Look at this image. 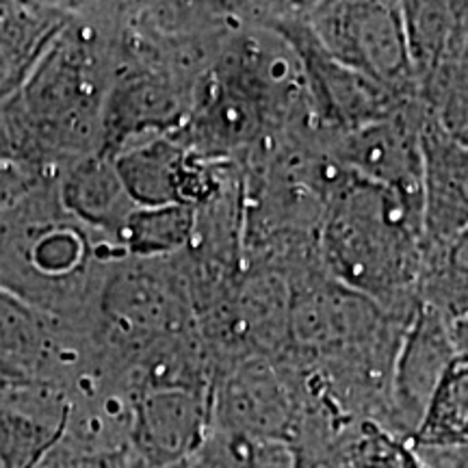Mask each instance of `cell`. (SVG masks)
Instances as JSON below:
<instances>
[{
	"mask_svg": "<svg viewBox=\"0 0 468 468\" xmlns=\"http://www.w3.org/2000/svg\"><path fill=\"white\" fill-rule=\"evenodd\" d=\"M124 256L61 207L44 180L0 218V289L69 324H91L111 265Z\"/></svg>",
	"mask_w": 468,
	"mask_h": 468,
	"instance_id": "obj_3",
	"label": "cell"
},
{
	"mask_svg": "<svg viewBox=\"0 0 468 468\" xmlns=\"http://www.w3.org/2000/svg\"><path fill=\"white\" fill-rule=\"evenodd\" d=\"M193 228L196 210L189 207H137L115 237V250L134 261L172 259L189 248Z\"/></svg>",
	"mask_w": 468,
	"mask_h": 468,
	"instance_id": "obj_16",
	"label": "cell"
},
{
	"mask_svg": "<svg viewBox=\"0 0 468 468\" xmlns=\"http://www.w3.org/2000/svg\"><path fill=\"white\" fill-rule=\"evenodd\" d=\"M72 17V3L0 0V104L14 98Z\"/></svg>",
	"mask_w": 468,
	"mask_h": 468,
	"instance_id": "obj_12",
	"label": "cell"
},
{
	"mask_svg": "<svg viewBox=\"0 0 468 468\" xmlns=\"http://www.w3.org/2000/svg\"><path fill=\"white\" fill-rule=\"evenodd\" d=\"M57 193L68 215L113 248L122 226L137 208L117 174L115 159L101 152L63 169L57 178Z\"/></svg>",
	"mask_w": 468,
	"mask_h": 468,
	"instance_id": "obj_13",
	"label": "cell"
},
{
	"mask_svg": "<svg viewBox=\"0 0 468 468\" xmlns=\"http://www.w3.org/2000/svg\"><path fill=\"white\" fill-rule=\"evenodd\" d=\"M210 431V393L145 388L133 395L131 455L139 466L183 464Z\"/></svg>",
	"mask_w": 468,
	"mask_h": 468,
	"instance_id": "obj_10",
	"label": "cell"
},
{
	"mask_svg": "<svg viewBox=\"0 0 468 468\" xmlns=\"http://www.w3.org/2000/svg\"><path fill=\"white\" fill-rule=\"evenodd\" d=\"M186 462H189V460H186ZM186 462H183V464H174V466H163V468H189V466H186ZM131 468H145V466H139V464H137V462H134V460H133V464H131Z\"/></svg>",
	"mask_w": 468,
	"mask_h": 468,
	"instance_id": "obj_25",
	"label": "cell"
},
{
	"mask_svg": "<svg viewBox=\"0 0 468 468\" xmlns=\"http://www.w3.org/2000/svg\"><path fill=\"white\" fill-rule=\"evenodd\" d=\"M401 11L410 66L419 91L425 80L458 55L468 39V3L412 0L401 3Z\"/></svg>",
	"mask_w": 468,
	"mask_h": 468,
	"instance_id": "obj_14",
	"label": "cell"
},
{
	"mask_svg": "<svg viewBox=\"0 0 468 468\" xmlns=\"http://www.w3.org/2000/svg\"><path fill=\"white\" fill-rule=\"evenodd\" d=\"M419 306L434 310L452 325L468 324V228L425 250Z\"/></svg>",
	"mask_w": 468,
	"mask_h": 468,
	"instance_id": "obj_15",
	"label": "cell"
},
{
	"mask_svg": "<svg viewBox=\"0 0 468 468\" xmlns=\"http://www.w3.org/2000/svg\"><path fill=\"white\" fill-rule=\"evenodd\" d=\"M5 163H17V144L7 104L3 102L0 104V165Z\"/></svg>",
	"mask_w": 468,
	"mask_h": 468,
	"instance_id": "obj_23",
	"label": "cell"
},
{
	"mask_svg": "<svg viewBox=\"0 0 468 468\" xmlns=\"http://www.w3.org/2000/svg\"><path fill=\"white\" fill-rule=\"evenodd\" d=\"M300 395L286 362L248 356L219 371L210 388V430L250 442L289 444Z\"/></svg>",
	"mask_w": 468,
	"mask_h": 468,
	"instance_id": "obj_6",
	"label": "cell"
},
{
	"mask_svg": "<svg viewBox=\"0 0 468 468\" xmlns=\"http://www.w3.org/2000/svg\"><path fill=\"white\" fill-rule=\"evenodd\" d=\"M254 442L210 430L207 441L191 455L189 468H251Z\"/></svg>",
	"mask_w": 468,
	"mask_h": 468,
	"instance_id": "obj_20",
	"label": "cell"
},
{
	"mask_svg": "<svg viewBox=\"0 0 468 468\" xmlns=\"http://www.w3.org/2000/svg\"><path fill=\"white\" fill-rule=\"evenodd\" d=\"M423 122L419 101L356 131L335 134L330 152L349 174L420 200Z\"/></svg>",
	"mask_w": 468,
	"mask_h": 468,
	"instance_id": "obj_8",
	"label": "cell"
},
{
	"mask_svg": "<svg viewBox=\"0 0 468 468\" xmlns=\"http://www.w3.org/2000/svg\"><path fill=\"white\" fill-rule=\"evenodd\" d=\"M453 336H455V345H458L460 354L468 356V324L453 325Z\"/></svg>",
	"mask_w": 468,
	"mask_h": 468,
	"instance_id": "obj_24",
	"label": "cell"
},
{
	"mask_svg": "<svg viewBox=\"0 0 468 468\" xmlns=\"http://www.w3.org/2000/svg\"><path fill=\"white\" fill-rule=\"evenodd\" d=\"M44 180H55L48 176L39 174L37 169L20 165V163H5L0 165V218L11 207H16L22 197L28 196L35 186L42 185Z\"/></svg>",
	"mask_w": 468,
	"mask_h": 468,
	"instance_id": "obj_21",
	"label": "cell"
},
{
	"mask_svg": "<svg viewBox=\"0 0 468 468\" xmlns=\"http://www.w3.org/2000/svg\"><path fill=\"white\" fill-rule=\"evenodd\" d=\"M425 250L468 228V145L423 122V183H420Z\"/></svg>",
	"mask_w": 468,
	"mask_h": 468,
	"instance_id": "obj_11",
	"label": "cell"
},
{
	"mask_svg": "<svg viewBox=\"0 0 468 468\" xmlns=\"http://www.w3.org/2000/svg\"><path fill=\"white\" fill-rule=\"evenodd\" d=\"M196 85L165 63L120 57L102 109L98 152L115 159L128 145L174 134L189 117Z\"/></svg>",
	"mask_w": 468,
	"mask_h": 468,
	"instance_id": "obj_5",
	"label": "cell"
},
{
	"mask_svg": "<svg viewBox=\"0 0 468 468\" xmlns=\"http://www.w3.org/2000/svg\"><path fill=\"white\" fill-rule=\"evenodd\" d=\"M351 468H425L414 447L382 427L362 423L356 436Z\"/></svg>",
	"mask_w": 468,
	"mask_h": 468,
	"instance_id": "obj_19",
	"label": "cell"
},
{
	"mask_svg": "<svg viewBox=\"0 0 468 468\" xmlns=\"http://www.w3.org/2000/svg\"><path fill=\"white\" fill-rule=\"evenodd\" d=\"M251 468H292L291 447L284 442H254Z\"/></svg>",
	"mask_w": 468,
	"mask_h": 468,
	"instance_id": "obj_22",
	"label": "cell"
},
{
	"mask_svg": "<svg viewBox=\"0 0 468 468\" xmlns=\"http://www.w3.org/2000/svg\"><path fill=\"white\" fill-rule=\"evenodd\" d=\"M303 17L324 50L345 68L403 96L417 98L401 3H303Z\"/></svg>",
	"mask_w": 468,
	"mask_h": 468,
	"instance_id": "obj_4",
	"label": "cell"
},
{
	"mask_svg": "<svg viewBox=\"0 0 468 468\" xmlns=\"http://www.w3.org/2000/svg\"><path fill=\"white\" fill-rule=\"evenodd\" d=\"M317 251L332 280L397 317L417 313L425 259L417 197L345 172L327 200Z\"/></svg>",
	"mask_w": 468,
	"mask_h": 468,
	"instance_id": "obj_2",
	"label": "cell"
},
{
	"mask_svg": "<svg viewBox=\"0 0 468 468\" xmlns=\"http://www.w3.org/2000/svg\"><path fill=\"white\" fill-rule=\"evenodd\" d=\"M417 98L427 120L468 145V39L452 61L419 87Z\"/></svg>",
	"mask_w": 468,
	"mask_h": 468,
	"instance_id": "obj_18",
	"label": "cell"
},
{
	"mask_svg": "<svg viewBox=\"0 0 468 468\" xmlns=\"http://www.w3.org/2000/svg\"><path fill=\"white\" fill-rule=\"evenodd\" d=\"M417 449L468 447V356L458 354L438 384L417 434Z\"/></svg>",
	"mask_w": 468,
	"mask_h": 468,
	"instance_id": "obj_17",
	"label": "cell"
},
{
	"mask_svg": "<svg viewBox=\"0 0 468 468\" xmlns=\"http://www.w3.org/2000/svg\"><path fill=\"white\" fill-rule=\"evenodd\" d=\"M3 434H5V414L0 410V442H3Z\"/></svg>",
	"mask_w": 468,
	"mask_h": 468,
	"instance_id": "obj_26",
	"label": "cell"
},
{
	"mask_svg": "<svg viewBox=\"0 0 468 468\" xmlns=\"http://www.w3.org/2000/svg\"><path fill=\"white\" fill-rule=\"evenodd\" d=\"M458 354L453 325L434 310L419 306L406 327L395 362L384 431L406 442L412 441L444 371Z\"/></svg>",
	"mask_w": 468,
	"mask_h": 468,
	"instance_id": "obj_9",
	"label": "cell"
},
{
	"mask_svg": "<svg viewBox=\"0 0 468 468\" xmlns=\"http://www.w3.org/2000/svg\"><path fill=\"white\" fill-rule=\"evenodd\" d=\"M117 61L113 3H72L66 28L22 90L5 102L20 165L57 180L72 163L98 152Z\"/></svg>",
	"mask_w": 468,
	"mask_h": 468,
	"instance_id": "obj_1",
	"label": "cell"
},
{
	"mask_svg": "<svg viewBox=\"0 0 468 468\" xmlns=\"http://www.w3.org/2000/svg\"><path fill=\"white\" fill-rule=\"evenodd\" d=\"M115 167L134 207L197 208L218 193L239 165L213 161L180 145L172 134L128 145Z\"/></svg>",
	"mask_w": 468,
	"mask_h": 468,
	"instance_id": "obj_7",
	"label": "cell"
}]
</instances>
